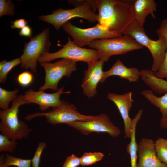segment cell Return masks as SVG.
Returning <instances> with one entry per match:
<instances>
[{
	"label": "cell",
	"instance_id": "cell-3",
	"mask_svg": "<svg viewBox=\"0 0 167 167\" xmlns=\"http://www.w3.org/2000/svg\"><path fill=\"white\" fill-rule=\"evenodd\" d=\"M88 46L98 51L100 54V59L104 62L108 61L113 56L123 54L144 47L132 36L126 35L96 40Z\"/></svg>",
	"mask_w": 167,
	"mask_h": 167
},
{
	"label": "cell",
	"instance_id": "cell-32",
	"mask_svg": "<svg viewBox=\"0 0 167 167\" xmlns=\"http://www.w3.org/2000/svg\"><path fill=\"white\" fill-rule=\"evenodd\" d=\"M28 22L24 19H16L11 22L12 24L11 26L12 29H21L26 26Z\"/></svg>",
	"mask_w": 167,
	"mask_h": 167
},
{
	"label": "cell",
	"instance_id": "cell-29",
	"mask_svg": "<svg viewBox=\"0 0 167 167\" xmlns=\"http://www.w3.org/2000/svg\"><path fill=\"white\" fill-rule=\"evenodd\" d=\"M33 80L32 74L29 72H23L19 75L16 78L18 84L23 87H26L30 84Z\"/></svg>",
	"mask_w": 167,
	"mask_h": 167
},
{
	"label": "cell",
	"instance_id": "cell-11",
	"mask_svg": "<svg viewBox=\"0 0 167 167\" xmlns=\"http://www.w3.org/2000/svg\"><path fill=\"white\" fill-rule=\"evenodd\" d=\"M68 125L84 135H88L92 132H104L108 133L112 137L116 138L121 133L119 129L104 113L96 115L94 118L89 120L75 122Z\"/></svg>",
	"mask_w": 167,
	"mask_h": 167
},
{
	"label": "cell",
	"instance_id": "cell-7",
	"mask_svg": "<svg viewBox=\"0 0 167 167\" xmlns=\"http://www.w3.org/2000/svg\"><path fill=\"white\" fill-rule=\"evenodd\" d=\"M49 38V29L47 28L25 44L23 53L20 57L22 69L36 72L39 58L44 53L49 52L51 46Z\"/></svg>",
	"mask_w": 167,
	"mask_h": 167
},
{
	"label": "cell",
	"instance_id": "cell-33",
	"mask_svg": "<svg viewBox=\"0 0 167 167\" xmlns=\"http://www.w3.org/2000/svg\"><path fill=\"white\" fill-rule=\"evenodd\" d=\"M32 30L29 25H27L20 29L19 34L21 36L32 38Z\"/></svg>",
	"mask_w": 167,
	"mask_h": 167
},
{
	"label": "cell",
	"instance_id": "cell-26",
	"mask_svg": "<svg viewBox=\"0 0 167 167\" xmlns=\"http://www.w3.org/2000/svg\"><path fill=\"white\" fill-rule=\"evenodd\" d=\"M16 140L10 139L6 136L0 134V152H8L12 153L16 148Z\"/></svg>",
	"mask_w": 167,
	"mask_h": 167
},
{
	"label": "cell",
	"instance_id": "cell-27",
	"mask_svg": "<svg viewBox=\"0 0 167 167\" xmlns=\"http://www.w3.org/2000/svg\"><path fill=\"white\" fill-rule=\"evenodd\" d=\"M20 64H21L20 58L7 61L2 69L0 71V83L5 84L9 72L15 67Z\"/></svg>",
	"mask_w": 167,
	"mask_h": 167
},
{
	"label": "cell",
	"instance_id": "cell-19",
	"mask_svg": "<svg viewBox=\"0 0 167 167\" xmlns=\"http://www.w3.org/2000/svg\"><path fill=\"white\" fill-rule=\"evenodd\" d=\"M143 111L142 109L139 110L132 119V129L131 140L126 147L127 152L130 156L131 167H137L138 144L136 140V130L137 125L141 118Z\"/></svg>",
	"mask_w": 167,
	"mask_h": 167
},
{
	"label": "cell",
	"instance_id": "cell-17",
	"mask_svg": "<svg viewBox=\"0 0 167 167\" xmlns=\"http://www.w3.org/2000/svg\"><path fill=\"white\" fill-rule=\"evenodd\" d=\"M139 73L137 68L127 67L118 59L109 70L104 72L100 82L103 83L108 77L113 76H119L130 82H135L140 77Z\"/></svg>",
	"mask_w": 167,
	"mask_h": 167
},
{
	"label": "cell",
	"instance_id": "cell-6",
	"mask_svg": "<svg viewBox=\"0 0 167 167\" xmlns=\"http://www.w3.org/2000/svg\"><path fill=\"white\" fill-rule=\"evenodd\" d=\"M62 46V48L55 52L44 53L39 58L38 62L41 64L62 58L76 62H84L88 64L100 59V54L98 50L78 46L71 41L69 37L67 43Z\"/></svg>",
	"mask_w": 167,
	"mask_h": 167
},
{
	"label": "cell",
	"instance_id": "cell-14",
	"mask_svg": "<svg viewBox=\"0 0 167 167\" xmlns=\"http://www.w3.org/2000/svg\"><path fill=\"white\" fill-rule=\"evenodd\" d=\"M132 93L129 92L123 94L109 92L107 98L113 102L117 106L123 119L126 137L130 139L132 129V119L129 116V112L134 100Z\"/></svg>",
	"mask_w": 167,
	"mask_h": 167
},
{
	"label": "cell",
	"instance_id": "cell-18",
	"mask_svg": "<svg viewBox=\"0 0 167 167\" xmlns=\"http://www.w3.org/2000/svg\"><path fill=\"white\" fill-rule=\"evenodd\" d=\"M157 4L154 0H136L132 4L135 20L143 25L145 19L149 15L156 19L154 12L156 11Z\"/></svg>",
	"mask_w": 167,
	"mask_h": 167
},
{
	"label": "cell",
	"instance_id": "cell-35",
	"mask_svg": "<svg viewBox=\"0 0 167 167\" xmlns=\"http://www.w3.org/2000/svg\"><path fill=\"white\" fill-rule=\"evenodd\" d=\"M7 61L6 60H3L0 62V71H1L5 64L7 62Z\"/></svg>",
	"mask_w": 167,
	"mask_h": 167
},
{
	"label": "cell",
	"instance_id": "cell-25",
	"mask_svg": "<svg viewBox=\"0 0 167 167\" xmlns=\"http://www.w3.org/2000/svg\"><path fill=\"white\" fill-rule=\"evenodd\" d=\"M104 156L100 152H86L80 157L81 165L86 166L93 164L101 160Z\"/></svg>",
	"mask_w": 167,
	"mask_h": 167
},
{
	"label": "cell",
	"instance_id": "cell-23",
	"mask_svg": "<svg viewBox=\"0 0 167 167\" xmlns=\"http://www.w3.org/2000/svg\"><path fill=\"white\" fill-rule=\"evenodd\" d=\"M19 92V90L17 89L12 91H8L0 87V108L4 110L8 109L10 102L18 96Z\"/></svg>",
	"mask_w": 167,
	"mask_h": 167
},
{
	"label": "cell",
	"instance_id": "cell-31",
	"mask_svg": "<svg viewBox=\"0 0 167 167\" xmlns=\"http://www.w3.org/2000/svg\"><path fill=\"white\" fill-rule=\"evenodd\" d=\"M80 165V158L72 154L66 158L62 167H78Z\"/></svg>",
	"mask_w": 167,
	"mask_h": 167
},
{
	"label": "cell",
	"instance_id": "cell-15",
	"mask_svg": "<svg viewBox=\"0 0 167 167\" xmlns=\"http://www.w3.org/2000/svg\"><path fill=\"white\" fill-rule=\"evenodd\" d=\"M137 167H167L158 158L155 142L152 139L142 138L138 144Z\"/></svg>",
	"mask_w": 167,
	"mask_h": 167
},
{
	"label": "cell",
	"instance_id": "cell-8",
	"mask_svg": "<svg viewBox=\"0 0 167 167\" xmlns=\"http://www.w3.org/2000/svg\"><path fill=\"white\" fill-rule=\"evenodd\" d=\"M92 8L89 0H86L82 5L74 8L64 10L60 8L53 11L50 14L40 16L38 18L42 21L51 24L56 30H58L74 18H82L91 23L97 21L98 14L94 12Z\"/></svg>",
	"mask_w": 167,
	"mask_h": 167
},
{
	"label": "cell",
	"instance_id": "cell-28",
	"mask_svg": "<svg viewBox=\"0 0 167 167\" xmlns=\"http://www.w3.org/2000/svg\"><path fill=\"white\" fill-rule=\"evenodd\" d=\"M15 5L11 0H0V17L7 15L12 16L15 14Z\"/></svg>",
	"mask_w": 167,
	"mask_h": 167
},
{
	"label": "cell",
	"instance_id": "cell-12",
	"mask_svg": "<svg viewBox=\"0 0 167 167\" xmlns=\"http://www.w3.org/2000/svg\"><path fill=\"white\" fill-rule=\"evenodd\" d=\"M64 90V86L59 89L57 91L52 93H46L39 90L35 91L30 89L26 91L24 95L25 100L28 104H37L41 111L43 112L50 107L53 108L60 105L62 102L60 99L61 95L70 94L71 92L69 91Z\"/></svg>",
	"mask_w": 167,
	"mask_h": 167
},
{
	"label": "cell",
	"instance_id": "cell-24",
	"mask_svg": "<svg viewBox=\"0 0 167 167\" xmlns=\"http://www.w3.org/2000/svg\"><path fill=\"white\" fill-rule=\"evenodd\" d=\"M155 147L158 158L167 166V139L158 138L155 142Z\"/></svg>",
	"mask_w": 167,
	"mask_h": 167
},
{
	"label": "cell",
	"instance_id": "cell-22",
	"mask_svg": "<svg viewBox=\"0 0 167 167\" xmlns=\"http://www.w3.org/2000/svg\"><path fill=\"white\" fill-rule=\"evenodd\" d=\"M0 167H9L14 166L17 167H31L32 160L23 159L11 156L6 154L0 156Z\"/></svg>",
	"mask_w": 167,
	"mask_h": 167
},
{
	"label": "cell",
	"instance_id": "cell-13",
	"mask_svg": "<svg viewBox=\"0 0 167 167\" xmlns=\"http://www.w3.org/2000/svg\"><path fill=\"white\" fill-rule=\"evenodd\" d=\"M104 62L99 59L88 64L87 69L84 71V76L81 87L83 93L91 98L97 94V86L103 75Z\"/></svg>",
	"mask_w": 167,
	"mask_h": 167
},
{
	"label": "cell",
	"instance_id": "cell-34",
	"mask_svg": "<svg viewBox=\"0 0 167 167\" xmlns=\"http://www.w3.org/2000/svg\"><path fill=\"white\" fill-rule=\"evenodd\" d=\"M85 1L86 0H68L67 2L69 4H72L76 7L82 5Z\"/></svg>",
	"mask_w": 167,
	"mask_h": 167
},
{
	"label": "cell",
	"instance_id": "cell-10",
	"mask_svg": "<svg viewBox=\"0 0 167 167\" xmlns=\"http://www.w3.org/2000/svg\"><path fill=\"white\" fill-rule=\"evenodd\" d=\"M77 62L67 59L62 58L54 63L49 62L40 64L45 72V82L39 88L44 91L51 89L57 91L58 86L61 79L63 77H68L72 73L77 70Z\"/></svg>",
	"mask_w": 167,
	"mask_h": 167
},
{
	"label": "cell",
	"instance_id": "cell-2",
	"mask_svg": "<svg viewBox=\"0 0 167 167\" xmlns=\"http://www.w3.org/2000/svg\"><path fill=\"white\" fill-rule=\"evenodd\" d=\"M28 104L24 99V95L18 96L12 101L8 109L0 111V131L1 134L10 139L20 140L27 138L32 129L18 116L19 107Z\"/></svg>",
	"mask_w": 167,
	"mask_h": 167
},
{
	"label": "cell",
	"instance_id": "cell-4",
	"mask_svg": "<svg viewBox=\"0 0 167 167\" xmlns=\"http://www.w3.org/2000/svg\"><path fill=\"white\" fill-rule=\"evenodd\" d=\"M125 35L132 36L139 44L149 49L153 59L151 70L154 72H157L162 63L166 51V44L165 38L158 36L157 40L151 39L145 33L143 25L135 20L123 34Z\"/></svg>",
	"mask_w": 167,
	"mask_h": 167
},
{
	"label": "cell",
	"instance_id": "cell-9",
	"mask_svg": "<svg viewBox=\"0 0 167 167\" xmlns=\"http://www.w3.org/2000/svg\"><path fill=\"white\" fill-rule=\"evenodd\" d=\"M62 27L73 38L74 43L81 47L89 45L96 40L111 38L122 35L108 29L98 23L92 28L83 29L76 26L68 21L64 24Z\"/></svg>",
	"mask_w": 167,
	"mask_h": 167
},
{
	"label": "cell",
	"instance_id": "cell-1",
	"mask_svg": "<svg viewBox=\"0 0 167 167\" xmlns=\"http://www.w3.org/2000/svg\"><path fill=\"white\" fill-rule=\"evenodd\" d=\"M133 1L96 0L98 24L112 31L123 35L135 20L132 9Z\"/></svg>",
	"mask_w": 167,
	"mask_h": 167
},
{
	"label": "cell",
	"instance_id": "cell-20",
	"mask_svg": "<svg viewBox=\"0 0 167 167\" xmlns=\"http://www.w3.org/2000/svg\"><path fill=\"white\" fill-rule=\"evenodd\" d=\"M141 94L154 106L159 108L162 118L167 117V92L161 97L157 96L149 90H144Z\"/></svg>",
	"mask_w": 167,
	"mask_h": 167
},
{
	"label": "cell",
	"instance_id": "cell-21",
	"mask_svg": "<svg viewBox=\"0 0 167 167\" xmlns=\"http://www.w3.org/2000/svg\"><path fill=\"white\" fill-rule=\"evenodd\" d=\"M156 32L158 36H161L165 39L166 44V49L165 57L159 70L154 72V75L161 79H167V18L164 19L161 23Z\"/></svg>",
	"mask_w": 167,
	"mask_h": 167
},
{
	"label": "cell",
	"instance_id": "cell-30",
	"mask_svg": "<svg viewBox=\"0 0 167 167\" xmlns=\"http://www.w3.org/2000/svg\"><path fill=\"white\" fill-rule=\"evenodd\" d=\"M46 146V144L44 142L41 141L39 143L33 157L32 159V167H39L41 155Z\"/></svg>",
	"mask_w": 167,
	"mask_h": 167
},
{
	"label": "cell",
	"instance_id": "cell-16",
	"mask_svg": "<svg viewBox=\"0 0 167 167\" xmlns=\"http://www.w3.org/2000/svg\"><path fill=\"white\" fill-rule=\"evenodd\" d=\"M139 73L142 79L152 91L159 94L167 92V80L156 77L149 69H143ZM160 126L162 129L167 130V117L161 118Z\"/></svg>",
	"mask_w": 167,
	"mask_h": 167
},
{
	"label": "cell",
	"instance_id": "cell-5",
	"mask_svg": "<svg viewBox=\"0 0 167 167\" xmlns=\"http://www.w3.org/2000/svg\"><path fill=\"white\" fill-rule=\"evenodd\" d=\"M44 116L47 122L53 125L66 124L67 125L77 121L89 120L95 116L83 114L77 110L76 106L66 101H62L60 105L53 108L47 112H36L28 114L25 117V119L30 120L38 117Z\"/></svg>",
	"mask_w": 167,
	"mask_h": 167
}]
</instances>
